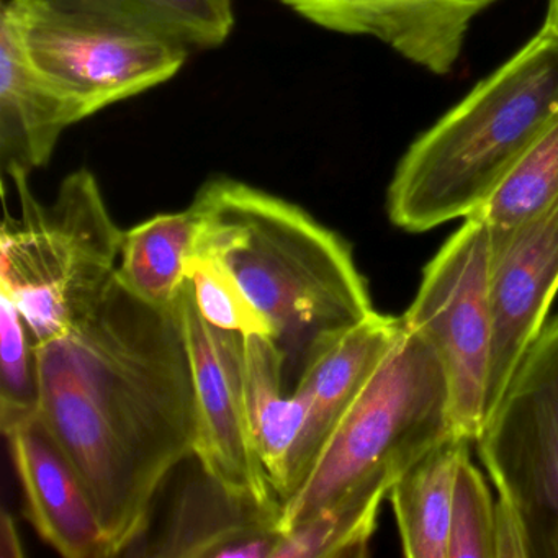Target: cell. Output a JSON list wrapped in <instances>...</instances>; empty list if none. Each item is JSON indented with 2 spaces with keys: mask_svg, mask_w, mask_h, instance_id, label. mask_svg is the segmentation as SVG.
<instances>
[{
  "mask_svg": "<svg viewBox=\"0 0 558 558\" xmlns=\"http://www.w3.org/2000/svg\"><path fill=\"white\" fill-rule=\"evenodd\" d=\"M35 352L38 414L76 466L112 557L125 554L169 473L195 452L194 378L175 305H148L113 277L86 318Z\"/></svg>",
  "mask_w": 558,
  "mask_h": 558,
  "instance_id": "cell-1",
  "label": "cell"
},
{
  "mask_svg": "<svg viewBox=\"0 0 558 558\" xmlns=\"http://www.w3.org/2000/svg\"><path fill=\"white\" fill-rule=\"evenodd\" d=\"M194 253L227 264L267 316L300 372L315 348L375 312L344 238L305 208L231 178L210 179L191 204Z\"/></svg>",
  "mask_w": 558,
  "mask_h": 558,
  "instance_id": "cell-2",
  "label": "cell"
},
{
  "mask_svg": "<svg viewBox=\"0 0 558 558\" xmlns=\"http://www.w3.org/2000/svg\"><path fill=\"white\" fill-rule=\"evenodd\" d=\"M558 113V0L534 37L411 143L387 191L395 227L423 233L482 207Z\"/></svg>",
  "mask_w": 558,
  "mask_h": 558,
  "instance_id": "cell-3",
  "label": "cell"
},
{
  "mask_svg": "<svg viewBox=\"0 0 558 558\" xmlns=\"http://www.w3.org/2000/svg\"><path fill=\"white\" fill-rule=\"evenodd\" d=\"M456 436L442 364L403 322L302 485L282 502V534L364 483L393 486L417 460Z\"/></svg>",
  "mask_w": 558,
  "mask_h": 558,
  "instance_id": "cell-4",
  "label": "cell"
},
{
  "mask_svg": "<svg viewBox=\"0 0 558 558\" xmlns=\"http://www.w3.org/2000/svg\"><path fill=\"white\" fill-rule=\"evenodd\" d=\"M21 217L0 231V292L17 305L35 345L60 338L86 318L116 277L123 233L96 175L71 172L50 204L14 181Z\"/></svg>",
  "mask_w": 558,
  "mask_h": 558,
  "instance_id": "cell-5",
  "label": "cell"
},
{
  "mask_svg": "<svg viewBox=\"0 0 558 558\" xmlns=\"http://www.w3.org/2000/svg\"><path fill=\"white\" fill-rule=\"evenodd\" d=\"M475 442L498 493L496 558H558V316L519 362Z\"/></svg>",
  "mask_w": 558,
  "mask_h": 558,
  "instance_id": "cell-6",
  "label": "cell"
},
{
  "mask_svg": "<svg viewBox=\"0 0 558 558\" xmlns=\"http://www.w3.org/2000/svg\"><path fill=\"white\" fill-rule=\"evenodd\" d=\"M2 12L14 22L32 63L87 117L168 83L191 51L153 32L50 0H11Z\"/></svg>",
  "mask_w": 558,
  "mask_h": 558,
  "instance_id": "cell-7",
  "label": "cell"
},
{
  "mask_svg": "<svg viewBox=\"0 0 558 558\" xmlns=\"http://www.w3.org/2000/svg\"><path fill=\"white\" fill-rule=\"evenodd\" d=\"M492 238L466 217L430 259L401 318L433 348L446 372L457 434L475 442L488 401L493 352Z\"/></svg>",
  "mask_w": 558,
  "mask_h": 558,
  "instance_id": "cell-8",
  "label": "cell"
},
{
  "mask_svg": "<svg viewBox=\"0 0 558 558\" xmlns=\"http://www.w3.org/2000/svg\"><path fill=\"white\" fill-rule=\"evenodd\" d=\"M194 378L198 465L238 495L280 502L264 469L247 411L243 336L202 316L191 280L175 302Z\"/></svg>",
  "mask_w": 558,
  "mask_h": 558,
  "instance_id": "cell-9",
  "label": "cell"
},
{
  "mask_svg": "<svg viewBox=\"0 0 558 558\" xmlns=\"http://www.w3.org/2000/svg\"><path fill=\"white\" fill-rule=\"evenodd\" d=\"M489 238L493 352L486 416L547 323L557 295L558 201L519 227L489 230Z\"/></svg>",
  "mask_w": 558,
  "mask_h": 558,
  "instance_id": "cell-10",
  "label": "cell"
},
{
  "mask_svg": "<svg viewBox=\"0 0 558 558\" xmlns=\"http://www.w3.org/2000/svg\"><path fill=\"white\" fill-rule=\"evenodd\" d=\"M329 32L371 37L434 74H449L472 22L498 0H276Z\"/></svg>",
  "mask_w": 558,
  "mask_h": 558,
  "instance_id": "cell-11",
  "label": "cell"
},
{
  "mask_svg": "<svg viewBox=\"0 0 558 558\" xmlns=\"http://www.w3.org/2000/svg\"><path fill=\"white\" fill-rule=\"evenodd\" d=\"M201 466V465H198ZM282 505L238 495L201 473L174 499L161 534L143 551L159 558H274Z\"/></svg>",
  "mask_w": 558,
  "mask_h": 558,
  "instance_id": "cell-12",
  "label": "cell"
},
{
  "mask_svg": "<svg viewBox=\"0 0 558 558\" xmlns=\"http://www.w3.org/2000/svg\"><path fill=\"white\" fill-rule=\"evenodd\" d=\"M35 531L66 558L112 557L89 493L40 414L8 434Z\"/></svg>",
  "mask_w": 558,
  "mask_h": 558,
  "instance_id": "cell-13",
  "label": "cell"
},
{
  "mask_svg": "<svg viewBox=\"0 0 558 558\" xmlns=\"http://www.w3.org/2000/svg\"><path fill=\"white\" fill-rule=\"evenodd\" d=\"M401 326V316L374 312L323 341L306 359L295 390L308 401V421L296 449L290 496L302 485L336 424L397 341Z\"/></svg>",
  "mask_w": 558,
  "mask_h": 558,
  "instance_id": "cell-14",
  "label": "cell"
},
{
  "mask_svg": "<svg viewBox=\"0 0 558 558\" xmlns=\"http://www.w3.org/2000/svg\"><path fill=\"white\" fill-rule=\"evenodd\" d=\"M87 116L28 58L9 15H0V165L12 181L53 158L61 135Z\"/></svg>",
  "mask_w": 558,
  "mask_h": 558,
  "instance_id": "cell-15",
  "label": "cell"
},
{
  "mask_svg": "<svg viewBox=\"0 0 558 558\" xmlns=\"http://www.w3.org/2000/svg\"><path fill=\"white\" fill-rule=\"evenodd\" d=\"M244 381L254 439L280 505L292 492L296 449L308 421V401L283 393L287 355L270 336H243Z\"/></svg>",
  "mask_w": 558,
  "mask_h": 558,
  "instance_id": "cell-16",
  "label": "cell"
},
{
  "mask_svg": "<svg viewBox=\"0 0 558 558\" xmlns=\"http://www.w3.org/2000/svg\"><path fill=\"white\" fill-rule=\"evenodd\" d=\"M470 444L465 437H450L417 460L388 492L407 557L447 558L457 472Z\"/></svg>",
  "mask_w": 558,
  "mask_h": 558,
  "instance_id": "cell-17",
  "label": "cell"
},
{
  "mask_svg": "<svg viewBox=\"0 0 558 558\" xmlns=\"http://www.w3.org/2000/svg\"><path fill=\"white\" fill-rule=\"evenodd\" d=\"M195 238L197 218L191 207L136 225L123 233L117 280L148 305L174 308L189 279Z\"/></svg>",
  "mask_w": 558,
  "mask_h": 558,
  "instance_id": "cell-18",
  "label": "cell"
},
{
  "mask_svg": "<svg viewBox=\"0 0 558 558\" xmlns=\"http://www.w3.org/2000/svg\"><path fill=\"white\" fill-rule=\"evenodd\" d=\"M71 11L153 32L189 50L221 47L234 27V0H50Z\"/></svg>",
  "mask_w": 558,
  "mask_h": 558,
  "instance_id": "cell-19",
  "label": "cell"
},
{
  "mask_svg": "<svg viewBox=\"0 0 558 558\" xmlns=\"http://www.w3.org/2000/svg\"><path fill=\"white\" fill-rule=\"evenodd\" d=\"M391 486L368 482L283 532L274 558H357L368 554L381 501Z\"/></svg>",
  "mask_w": 558,
  "mask_h": 558,
  "instance_id": "cell-20",
  "label": "cell"
},
{
  "mask_svg": "<svg viewBox=\"0 0 558 558\" xmlns=\"http://www.w3.org/2000/svg\"><path fill=\"white\" fill-rule=\"evenodd\" d=\"M558 201V113L506 172L470 217L506 231L541 215Z\"/></svg>",
  "mask_w": 558,
  "mask_h": 558,
  "instance_id": "cell-21",
  "label": "cell"
},
{
  "mask_svg": "<svg viewBox=\"0 0 558 558\" xmlns=\"http://www.w3.org/2000/svg\"><path fill=\"white\" fill-rule=\"evenodd\" d=\"M40 413L34 336L17 305L0 292V427L4 436Z\"/></svg>",
  "mask_w": 558,
  "mask_h": 558,
  "instance_id": "cell-22",
  "label": "cell"
},
{
  "mask_svg": "<svg viewBox=\"0 0 558 558\" xmlns=\"http://www.w3.org/2000/svg\"><path fill=\"white\" fill-rule=\"evenodd\" d=\"M187 277L194 287L198 310L208 323L225 331L270 336L277 341L272 323L251 302L223 260L211 254H192Z\"/></svg>",
  "mask_w": 558,
  "mask_h": 558,
  "instance_id": "cell-23",
  "label": "cell"
},
{
  "mask_svg": "<svg viewBox=\"0 0 558 558\" xmlns=\"http://www.w3.org/2000/svg\"><path fill=\"white\" fill-rule=\"evenodd\" d=\"M447 558H496V501L470 452L457 472Z\"/></svg>",
  "mask_w": 558,
  "mask_h": 558,
  "instance_id": "cell-24",
  "label": "cell"
},
{
  "mask_svg": "<svg viewBox=\"0 0 558 558\" xmlns=\"http://www.w3.org/2000/svg\"><path fill=\"white\" fill-rule=\"evenodd\" d=\"M25 551L19 537L17 525L8 511L0 519V558H22Z\"/></svg>",
  "mask_w": 558,
  "mask_h": 558,
  "instance_id": "cell-25",
  "label": "cell"
}]
</instances>
